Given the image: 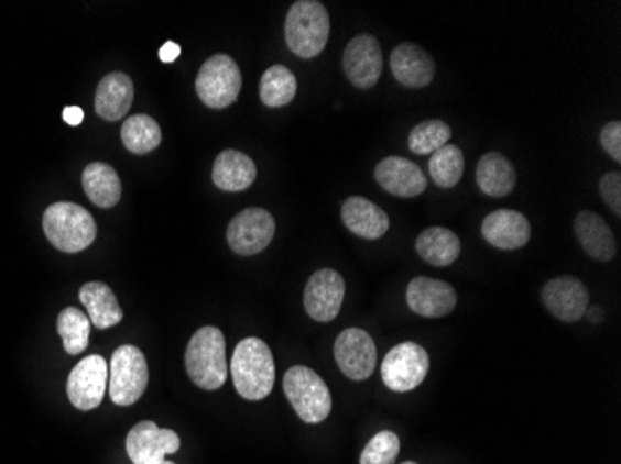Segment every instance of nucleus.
Listing matches in <instances>:
<instances>
[{
  "mask_svg": "<svg viewBox=\"0 0 621 464\" xmlns=\"http://www.w3.org/2000/svg\"><path fill=\"white\" fill-rule=\"evenodd\" d=\"M235 388L244 399L259 401L272 393L275 383L274 355L269 345L255 336L239 342L231 361Z\"/></svg>",
  "mask_w": 621,
  "mask_h": 464,
  "instance_id": "f257e3e1",
  "label": "nucleus"
},
{
  "mask_svg": "<svg viewBox=\"0 0 621 464\" xmlns=\"http://www.w3.org/2000/svg\"><path fill=\"white\" fill-rule=\"evenodd\" d=\"M186 372L192 383L204 390H218L228 379L226 339L220 329L201 328L194 333L185 355Z\"/></svg>",
  "mask_w": 621,
  "mask_h": 464,
  "instance_id": "f03ea898",
  "label": "nucleus"
},
{
  "mask_svg": "<svg viewBox=\"0 0 621 464\" xmlns=\"http://www.w3.org/2000/svg\"><path fill=\"white\" fill-rule=\"evenodd\" d=\"M43 231L48 242L64 253H80L90 247L97 236L94 216L69 201L54 202L45 210Z\"/></svg>",
  "mask_w": 621,
  "mask_h": 464,
  "instance_id": "7ed1b4c3",
  "label": "nucleus"
},
{
  "mask_svg": "<svg viewBox=\"0 0 621 464\" xmlns=\"http://www.w3.org/2000/svg\"><path fill=\"white\" fill-rule=\"evenodd\" d=\"M329 40L328 10L317 0L294 2L285 21V42L299 58H315Z\"/></svg>",
  "mask_w": 621,
  "mask_h": 464,
  "instance_id": "20e7f679",
  "label": "nucleus"
},
{
  "mask_svg": "<svg viewBox=\"0 0 621 464\" xmlns=\"http://www.w3.org/2000/svg\"><path fill=\"white\" fill-rule=\"evenodd\" d=\"M283 390L294 411L305 423H320L329 417L331 394L317 372L307 366H293L285 374Z\"/></svg>",
  "mask_w": 621,
  "mask_h": 464,
  "instance_id": "39448f33",
  "label": "nucleus"
},
{
  "mask_svg": "<svg viewBox=\"0 0 621 464\" xmlns=\"http://www.w3.org/2000/svg\"><path fill=\"white\" fill-rule=\"evenodd\" d=\"M150 382L144 353L134 345H121L108 366V394L116 405L127 407L142 398Z\"/></svg>",
  "mask_w": 621,
  "mask_h": 464,
  "instance_id": "423d86ee",
  "label": "nucleus"
},
{
  "mask_svg": "<svg viewBox=\"0 0 621 464\" xmlns=\"http://www.w3.org/2000/svg\"><path fill=\"white\" fill-rule=\"evenodd\" d=\"M242 73L228 54H215L205 62L196 78V91L205 107L221 110L239 99Z\"/></svg>",
  "mask_w": 621,
  "mask_h": 464,
  "instance_id": "0eeeda50",
  "label": "nucleus"
},
{
  "mask_svg": "<svg viewBox=\"0 0 621 464\" xmlns=\"http://www.w3.org/2000/svg\"><path fill=\"white\" fill-rule=\"evenodd\" d=\"M431 357L423 345L404 342L394 345L382 363L383 385L393 393H410L425 382Z\"/></svg>",
  "mask_w": 621,
  "mask_h": 464,
  "instance_id": "6e6552de",
  "label": "nucleus"
},
{
  "mask_svg": "<svg viewBox=\"0 0 621 464\" xmlns=\"http://www.w3.org/2000/svg\"><path fill=\"white\" fill-rule=\"evenodd\" d=\"M275 221L269 210L246 209L235 216L228 227V244L240 256H253L274 240Z\"/></svg>",
  "mask_w": 621,
  "mask_h": 464,
  "instance_id": "1a4fd4ad",
  "label": "nucleus"
},
{
  "mask_svg": "<svg viewBox=\"0 0 621 464\" xmlns=\"http://www.w3.org/2000/svg\"><path fill=\"white\" fill-rule=\"evenodd\" d=\"M342 71L353 88L371 90L382 77V47L371 34L352 37L342 54Z\"/></svg>",
  "mask_w": 621,
  "mask_h": 464,
  "instance_id": "9d476101",
  "label": "nucleus"
},
{
  "mask_svg": "<svg viewBox=\"0 0 621 464\" xmlns=\"http://www.w3.org/2000/svg\"><path fill=\"white\" fill-rule=\"evenodd\" d=\"M335 361L352 382H364L377 368V345L363 329L350 328L335 340Z\"/></svg>",
  "mask_w": 621,
  "mask_h": 464,
  "instance_id": "9b49d317",
  "label": "nucleus"
},
{
  "mask_svg": "<svg viewBox=\"0 0 621 464\" xmlns=\"http://www.w3.org/2000/svg\"><path fill=\"white\" fill-rule=\"evenodd\" d=\"M108 388V364L101 355L83 358L67 379V396L80 411H94Z\"/></svg>",
  "mask_w": 621,
  "mask_h": 464,
  "instance_id": "f8f14e48",
  "label": "nucleus"
},
{
  "mask_svg": "<svg viewBox=\"0 0 621 464\" xmlns=\"http://www.w3.org/2000/svg\"><path fill=\"white\" fill-rule=\"evenodd\" d=\"M347 286L341 274L335 269H318L307 280L304 292V305L307 314L315 322H334L337 314L341 312L342 299H345Z\"/></svg>",
  "mask_w": 621,
  "mask_h": 464,
  "instance_id": "ddd939ff",
  "label": "nucleus"
},
{
  "mask_svg": "<svg viewBox=\"0 0 621 464\" xmlns=\"http://www.w3.org/2000/svg\"><path fill=\"white\" fill-rule=\"evenodd\" d=\"M181 439L172 429L155 422H140L127 434V453L134 464H161L170 453L179 452Z\"/></svg>",
  "mask_w": 621,
  "mask_h": 464,
  "instance_id": "4468645a",
  "label": "nucleus"
},
{
  "mask_svg": "<svg viewBox=\"0 0 621 464\" xmlns=\"http://www.w3.org/2000/svg\"><path fill=\"white\" fill-rule=\"evenodd\" d=\"M545 309L560 322H579L590 305V292L577 277L562 275L545 283L542 290Z\"/></svg>",
  "mask_w": 621,
  "mask_h": 464,
  "instance_id": "2eb2a0df",
  "label": "nucleus"
},
{
  "mask_svg": "<svg viewBox=\"0 0 621 464\" xmlns=\"http://www.w3.org/2000/svg\"><path fill=\"white\" fill-rule=\"evenodd\" d=\"M374 177L383 190L402 199L421 196L428 186L425 172L404 156H388L378 162Z\"/></svg>",
  "mask_w": 621,
  "mask_h": 464,
  "instance_id": "dca6fc26",
  "label": "nucleus"
},
{
  "mask_svg": "<svg viewBox=\"0 0 621 464\" xmlns=\"http://www.w3.org/2000/svg\"><path fill=\"white\" fill-rule=\"evenodd\" d=\"M407 307L423 318H443L456 309L458 296L453 286L445 280L431 277H415L407 285Z\"/></svg>",
  "mask_w": 621,
  "mask_h": 464,
  "instance_id": "f3484780",
  "label": "nucleus"
},
{
  "mask_svg": "<svg viewBox=\"0 0 621 464\" xmlns=\"http://www.w3.org/2000/svg\"><path fill=\"white\" fill-rule=\"evenodd\" d=\"M482 236L497 250H521L531 240V223L518 210H493L482 221Z\"/></svg>",
  "mask_w": 621,
  "mask_h": 464,
  "instance_id": "a211bd4d",
  "label": "nucleus"
},
{
  "mask_svg": "<svg viewBox=\"0 0 621 464\" xmlns=\"http://www.w3.org/2000/svg\"><path fill=\"white\" fill-rule=\"evenodd\" d=\"M391 71L396 82L421 90L436 77V62L415 43H401L391 54Z\"/></svg>",
  "mask_w": 621,
  "mask_h": 464,
  "instance_id": "6ab92c4d",
  "label": "nucleus"
},
{
  "mask_svg": "<svg viewBox=\"0 0 621 464\" xmlns=\"http://www.w3.org/2000/svg\"><path fill=\"white\" fill-rule=\"evenodd\" d=\"M575 236L586 251V255L596 258L599 263H610L615 256L614 232L610 231L609 223L590 210L580 212L575 218Z\"/></svg>",
  "mask_w": 621,
  "mask_h": 464,
  "instance_id": "aec40b11",
  "label": "nucleus"
},
{
  "mask_svg": "<svg viewBox=\"0 0 621 464\" xmlns=\"http://www.w3.org/2000/svg\"><path fill=\"white\" fill-rule=\"evenodd\" d=\"M341 218L348 231L359 239H382L389 231V216L364 197H348L347 201L342 202Z\"/></svg>",
  "mask_w": 621,
  "mask_h": 464,
  "instance_id": "412c9836",
  "label": "nucleus"
},
{
  "mask_svg": "<svg viewBox=\"0 0 621 464\" xmlns=\"http://www.w3.org/2000/svg\"><path fill=\"white\" fill-rule=\"evenodd\" d=\"M134 86L126 73H110L102 78L96 91V112L107 121H120L131 110Z\"/></svg>",
  "mask_w": 621,
  "mask_h": 464,
  "instance_id": "4be33fe9",
  "label": "nucleus"
},
{
  "mask_svg": "<svg viewBox=\"0 0 621 464\" xmlns=\"http://www.w3.org/2000/svg\"><path fill=\"white\" fill-rule=\"evenodd\" d=\"M258 179V167L240 151H221L213 166V180L224 191L248 190Z\"/></svg>",
  "mask_w": 621,
  "mask_h": 464,
  "instance_id": "5701e85b",
  "label": "nucleus"
},
{
  "mask_svg": "<svg viewBox=\"0 0 621 464\" xmlns=\"http://www.w3.org/2000/svg\"><path fill=\"white\" fill-rule=\"evenodd\" d=\"M417 255L431 266L447 268L458 261L461 253L460 239L456 232L445 227H428L421 232L415 242Z\"/></svg>",
  "mask_w": 621,
  "mask_h": 464,
  "instance_id": "b1692460",
  "label": "nucleus"
},
{
  "mask_svg": "<svg viewBox=\"0 0 621 464\" xmlns=\"http://www.w3.org/2000/svg\"><path fill=\"white\" fill-rule=\"evenodd\" d=\"M518 173L512 162L501 153H488L477 166V185L490 197H506L514 191Z\"/></svg>",
  "mask_w": 621,
  "mask_h": 464,
  "instance_id": "393cba45",
  "label": "nucleus"
},
{
  "mask_svg": "<svg viewBox=\"0 0 621 464\" xmlns=\"http://www.w3.org/2000/svg\"><path fill=\"white\" fill-rule=\"evenodd\" d=\"M80 303L88 310V318L97 329L115 328L123 320L121 310L115 292L105 283H88L78 292Z\"/></svg>",
  "mask_w": 621,
  "mask_h": 464,
  "instance_id": "a878e982",
  "label": "nucleus"
},
{
  "mask_svg": "<svg viewBox=\"0 0 621 464\" xmlns=\"http://www.w3.org/2000/svg\"><path fill=\"white\" fill-rule=\"evenodd\" d=\"M83 186L86 196L99 209H112L121 197V183L115 167L94 162L83 173Z\"/></svg>",
  "mask_w": 621,
  "mask_h": 464,
  "instance_id": "bb28decb",
  "label": "nucleus"
},
{
  "mask_svg": "<svg viewBox=\"0 0 621 464\" xmlns=\"http://www.w3.org/2000/svg\"><path fill=\"white\" fill-rule=\"evenodd\" d=\"M298 91V80L285 66H272L263 73L259 82V96L264 107L281 108L293 102Z\"/></svg>",
  "mask_w": 621,
  "mask_h": 464,
  "instance_id": "cd10ccee",
  "label": "nucleus"
},
{
  "mask_svg": "<svg viewBox=\"0 0 621 464\" xmlns=\"http://www.w3.org/2000/svg\"><path fill=\"white\" fill-rule=\"evenodd\" d=\"M121 142L134 155H148L161 145V126L148 113H137L121 126Z\"/></svg>",
  "mask_w": 621,
  "mask_h": 464,
  "instance_id": "c85d7f7f",
  "label": "nucleus"
},
{
  "mask_svg": "<svg viewBox=\"0 0 621 464\" xmlns=\"http://www.w3.org/2000/svg\"><path fill=\"white\" fill-rule=\"evenodd\" d=\"M428 167H431V177L434 185L445 188V190L455 188L464 177V167H466L464 153L458 145L447 143L445 147L432 155Z\"/></svg>",
  "mask_w": 621,
  "mask_h": 464,
  "instance_id": "c756f323",
  "label": "nucleus"
},
{
  "mask_svg": "<svg viewBox=\"0 0 621 464\" xmlns=\"http://www.w3.org/2000/svg\"><path fill=\"white\" fill-rule=\"evenodd\" d=\"M58 333L64 340V347L69 355H78L88 347L90 342V318L77 307H67L62 310L56 322Z\"/></svg>",
  "mask_w": 621,
  "mask_h": 464,
  "instance_id": "7c9ffc66",
  "label": "nucleus"
},
{
  "mask_svg": "<svg viewBox=\"0 0 621 464\" xmlns=\"http://www.w3.org/2000/svg\"><path fill=\"white\" fill-rule=\"evenodd\" d=\"M453 136L450 126L445 121L428 120L413 126L407 137V147L418 156L434 155L447 145Z\"/></svg>",
  "mask_w": 621,
  "mask_h": 464,
  "instance_id": "2f4dec72",
  "label": "nucleus"
},
{
  "mask_svg": "<svg viewBox=\"0 0 621 464\" xmlns=\"http://www.w3.org/2000/svg\"><path fill=\"white\" fill-rule=\"evenodd\" d=\"M401 452V439L393 431L374 434L364 446L359 464H393Z\"/></svg>",
  "mask_w": 621,
  "mask_h": 464,
  "instance_id": "473e14b6",
  "label": "nucleus"
},
{
  "mask_svg": "<svg viewBox=\"0 0 621 464\" xmlns=\"http://www.w3.org/2000/svg\"><path fill=\"white\" fill-rule=\"evenodd\" d=\"M599 191L603 197L607 207L615 216H621V173L610 172L599 180Z\"/></svg>",
  "mask_w": 621,
  "mask_h": 464,
  "instance_id": "72a5a7b5",
  "label": "nucleus"
},
{
  "mask_svg": "<svg viewBox=\"0 0 621 464\" xmlns=\"http://www.w3.org/2000/svg\"><path fill=\"white\" fill-rule=\"evenodd\" d=\"M599 142L607 155L612 156L615 162H621V123L610 121L599 132Z\"/></svg>",
  "mask_w": 621,
  "mask_h": 464,
  "instance_id": "f704fd0d",
  "label": "nucleus"
},
{
  "mask_svg": "<svg viewBox=\"0 0 621 464\" xmlns=\"http://www.w3.org/2000/svg\"><path fill=\"white\" fill-rule=\"evenodd\" d=\"M181 56V47L175 42H167L162 45L161 51H159V58H161L164 64H172V62L177 60Z\"/></svg>",
  "mask_w": 621,
  "mask_h": 464,
  "instance_id": "c9c22d12",
  "label": "nucleus"
},
{
  "mask_svg": "<svg viewBox=\"0 0 621 464\" xmlns=\"http://www.w3.org/2000/svg\"><path fill=\"white\" fill-rule=\"evenodd\" d=\"M62 118H64L67 125L78 126L84 121V110L78 107H66L64 112H62Z\"/></svg>",
  "mask_w": 621,
  "mask_h": 464,
  "instance_id": "e433bc0d",
  "label": "nucleus"
},
{
  "mask_svg": "<svg viewBox=\"0 0 621 464\" xmlns=\"http://www.w3.org/2000/svg\"><path fill=\"white\" fill-rule=\"evenodd\" d=\"M586 312L590 316L591 323H599L603 320V310L599 309V307H596V309L591 307V309L586 310Z\"/></svg>",
  "mask_w": 621,
  "mask_h": 464,
  "instance_id": "4c0bfd02",
  "label": "nucleus"
},
{
  "mask_svg": "<svg viewBox=\"0 0 621 464\" xmlns=\"http://www.w3.org/2000/svg\"><path fill=\"white\" fill-rule=\"evenodd\" d=\"M161 464H175V463H172V461H162Z\"/></svg>",
  "mask_w": 621,
  "mask_h": 464,
  "instance_id": "58836bf2",
  "label": "nucleus"
},
{
  "mask_svg": "<svg viewBox=\"0 0 621 464\" xmlns=\"http://www.w3.org/2000/svg\"><path fill=\"white\" fill-rule=\"evenodd\" d=\"M402 464H417V463H412V461H407V463H402Z\"/></svg>",
  "mask_w": 621,
  "mask_h": 464,
  "instance_id": "ea45409f",
  "label": "nucleus"
}]
</instances>
